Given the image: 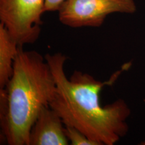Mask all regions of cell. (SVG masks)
<instances>
[{"label": "cell", "instance_id": "cell-1", "mask_svg": "<svg viewBox=\"0 0 145 145\" xmlns=\"http://www.w3.org/2000/svg\"><path fill=\"white\" fill-rule=\"evenodd\" d=\"M45 59L57 83V93L50 107L65 126L75 127L98 145H114L126 135L131 110L126 101L119 99L102 106L99 97L101 89L113 84L123 69L106 81L79 71L67 78L64 68L66 56L57 52L46 54Z\"/></svg>", "mask_w": 145, "mask_h": 145}, {"label": "cell", "instance_id": "cell-2", "mask_svg": "<svg viewBox=\"0 0 145 145\" xmlns=\"http://www.w3.org/2000/svg\"><path fill=\"white\" fill-rule=\"evenodd\" d=\"M56 93L57 83L45 57L20 46L12 77L0 89V126L7 144L28 145L32 125Z\"/></svg>", "mask_w": 145, "mask_h": 145}, {"label": "cell", "instance_id": "cell-3", "mask_svg": "<svg viewBox=\"0 0 145 145\" xmlns=\"http://www.w3.org/2000/svg\"><path fill=\"white\" fill-rule=\"evenodd\" d=\"M45 0H0V20L19 46L37 40Z\"/></svg>", "mask_w": 145, "mask_h": 145}, {"label": "cell", "instance_id": "cell-4", "mask_svg": "<svg viewBox=\"0 0 145 145\" xmlns=\"http://www.w3.org/2000/svg\"><path fill=\"white\" fill-rule=\"evenodd\" d=\"M135 0H66L60 7L59 19L71 28L99 27L112 14H134Z\"/></svg>", "mask_w": 145, "mask_h": 145}, {"label": "cell", "instance_id": "cell-5", "mask_svg": "<svg viewBox=\"0 0 145 145\" xmlns=\"http://www.w3.org/2000/svg\"><path fill=\"white\" fill-rule=\"evenodd\" d=\"M65 125L56 111L50 106L42 110L29 135L28 145H68Z\"/></svg>", "mask_w": 145, "mask_h": 145}, {"label": "cell", "instance_id": "cell-6", "mask_svg": "<svg viewBox=\"0 0 145 145\" xmlns=\"http://www.w3.org/2000/svg\"><path fill=\"white\" fill-rule=\"evenodd\" d=\"M20 46L4 25L0 23V89L4 88L12 77Z\"/></svg>", "mask_w": 145, "mask_h": 145}, {"label": "cell", "instance_id": "cell-7", "mask_svg": "<svg viewBox=\"0 0 145 145\" xmlns=\"http://www.w3.org/2000/svg\"><path fill=\"white\" fill-rule=\"evenodd\" d=\"M65 135L72 145H98L75 127L65 126Z\"/></svg>", "mask_w": 145, "mask_h": 145}, {"label": "cell", "instance_id": "cell-8", "mask_svg": "<svg viewBox=\"0 0 145 145\" xmlns=\"http://www.w3.org/2000/svg\"><path fill=\"white\" fill-rule=\"evenodd\" d=\"M66 0H45V12H55L59 10L60 7Z\"/></svg>", "mask_w": 145, "mask_h": 145}, {"label": "cell", "instance_id": "cell-9", "mask_svg": "<svg viewBox=\"0 0 145 145\" xmlns=\"http://www.w3.org/2000/svg\"><path fill=\"white\" fill-rule=\"evenodd\" d=\"M140 144H142V145H145V141L144 142H142L140 143Z\"/></svg>", "mask_w": 145, "mask_h": 145}]
</instances>
